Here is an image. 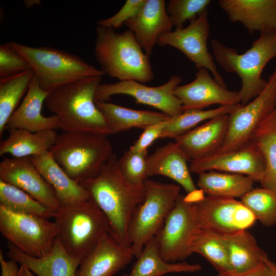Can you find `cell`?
<instances>
[{
	"label": "cell",
	"instance_id": "cell-37",
	"mask_svg": "<svg viewBox=\"0 0 276 276\" xmlns=\"http://www.w3.org/2000/svg\"><path fill=\"white\" fill-rule=\"evenodd\" d=\"M147 150L124 152L118 160L119 168L125 178L132 184L144 185L148 179Z\"/></svg>",
	"mask_w": 276,
	"mask_h": 276
},
{
	"label": "cell",
	"instance_id": "cell-45",
	"mask_svg": "<svg viewBox=\"0 0 276 276\" xmlns=\"http://www.w3.org/2000/svg\"><path fill=\"white\" fill-rule=\"evenodd\" d=\"M266 262L270 270L272 276H276V263L269 258L267 259Z\"/></svg>",
	"mask_w": 276,
	"mask_h": 276
},
{
	"label": "cell",
	"instance_id": "cell-7",
	"mask_svg": "<svg viewBox=\"0 0 276 276\" xmlns=\"http://www.w3.org/2000/svg\"><path fill=\"white\" fill-rule=\"evenodd\" d=\"M12 43L29 62L40 87L46 91L88 77L104 75L101 70L64 51L49 47Z\"/></svg>",
	"mask_w": 276,
	"mask_h": 276
},
{
	"label": "cell",
	"instance_id": "cell-10",
	"mask_svg": "<svg viewBox=\"0 0 276 276\" xmlns=\"http://www.w3.org/2000/svg\"><path fill=\"white\" fill-rule=\"evenodd\" d=\"M275 101L276 68L260 94L245 105L237 104L229 114L227 135L217 152L237 150L250 143L257 129L274 111Z\"/></svg>",
	"mask_w": 276,
	"mask_h": 276
},
{
	"label": "cell",
	"instance_id": "cell-43",
	"mask_svg": "<svg viewBox=\"0 0 276 276\" xmlns=\"http://www.w3.org/2000/svg\"><path fill=\"white\" fill-rule=\"evenodd\" d=\"M17 263L11 260L6 261L2 250H0V264L1 266V276H18L19 268Z\"/></svg>",
	"mask_w": 276,
	"mask_h": 276
},
{
	"label": "cell",
	"instance_id": "cell-34",
	"mask_svg": "<svg viewBox=\"0 0 276 276\" xmlns=\"http://www.w3.org/2000/svg\"><path fill=\"white\" fill-rule=\"evenodd\" d=\"M0 205L15 213L49 219L54 211L43 205L20 189L0 180Z\"/></svg>",
	"mask_w": 276,
	"mask_h": 276
},
{
	"label": "cell",
	"instance_id": "cell-23",
	"mask_svg": "<svg viewBox=\"0 0 276 276\" xmlns=\"http://www.w3.org/2000/svg\"><path fill=\"white\" fill-rule=\"evenodd\" d=\"M220 8L232 22L250 33L276 30V0H220Z\"/></svg>",
	"mask_w": 276,
	"mask_h": 276
},
{
	"label": "cell",
	"instance_id": "cell-16",
	"mask_svg": "<svg viewBox=\"0 0 276 276\" xmlns=\"http://www.w3.org/2000/svg\"><path fill=\"white\" fill-rule=\"evenodd\" d=\"M0 180L20 189L55 212L61 205L54 190L41 175L31 157L4 158L0 163Z\"/></svg>",
	"mask_w": 276,
	"mask_h": 276
},
{
	"label": "cell",
	"instance_id": "cell-47",
	"mask_svg": "<svg viewBox=\"0 0 276 276\" xmlns=\"http://www.w3.org/2000/svg\"><path fill=\"white\" fill-rule=\"evenodd\" d=\"M275 114H276V101H275Z\"/></svg>",
	"mask_w": 276,
	"mask_h": 276
},
{
	"label": "cell",
	"instance_id": "cell-14",
	"mask_svg": "<svg viewBox=\"0 0 276 276\" xmlns=\"http://www.w3.org/2000/svg\"><path fill=\"white\" fill-rule=\"evenodd\" d=\"M181 81L180 77L173 75L165 84L154 87L132 80L100 84L97 88L95 100L107 101L112 95H126L133 97L136 103L151 106L174 117L183 112L181 102L174 93L175 88Z\"/></svg>",
	"mask_w": 276,
	"mask_h": 276
},
{
	"label": "cell",
	"instance_id": "cell-11",
	"mask_svg": "<svg viewBox=\"0 0 276 276\" xmlns=\"http://www.w3.org/2000/svg\"><path fill=\"white\" fill-rule=\"evenodd\" d=\"M200 229L221 235L248 230L257 221L252 213L236 198L208 195L192 203Z\"/></svg>",
	"mask_w": 276,
	"mask_h": 276
},
{
	"label": "cell",
	"instance_id": "cell-19",
	"mask_svg": "<svg viewBox=\"0 0 276 276\" xmlns=\"http://www.w3.org/2000/svg\"><path fill=\"white\" fill-rule=\"evenodd\" d=\"M124 25L133 32L149 57L159 37L172 31L173 26L164 0H146L139 12Z\"/></svg>",
	"mask_w": 276,
	"mask_h": 276
},
{
	"label": "cell",
	"instance_id": "cell-40",
	"mask_svg": "<svg viewBox=\"0 0 276 276\" xmlns=\"http://www.w3.org/2000/svg\"><path fill=\"white\" fill-rule=\"evenodd\" d=\"M146 0H127L117 13L112 16L97 22V26L117 29L135 16L140 10Z\"/></svg>",
	"mask_w": 276,
	"mask_h": 276
},
{
	"label": "cell",
	"instance_id": "cell-25",
	"mask_svg": "<svg viewBox=\"0 0 276 276\" xmlns=\"http://www.w3.org/2000/svg\"><path fill=\"white\" fill-rule=\"evenodd\" d=\"M31 158L44 179L54 190L61 205L72 204L90 199L87 190L66 173L49 151L31 156Z\"/></svg>",
	"mask_w": 276,
	"mask_h": 276
},
{
	"label": "cell",
	"instance_id": "cell-28",
	"mask_svg": "<svg viewBox=\"0 0 276 276\" xmlns=\"http://www.w3.org/2000/svg\"><path fill=\"white\" fill-rule=\"evenodd\" d=\"M8 137L0 144V155L9 154L13 157H31L49 151L58 134L55 130L36 132L13 128L8 130Z\"/></svg>",
	"mask_w": 276,
	"mask_h": 276
},
{
	"label": "cell",
	"instance_id": "cell-21",
	"mask_svg": "<svg viewBox=\"0 0 276 276\" xmlns=\"http://www.w3.org/2000/svg\"><path fill=\"white\" fill-rule=\"evenodd\" d=\"M9 257L26 266L37 276H76L81 261L70 255L56 237L49 252L40 257L28 255L8 242Z\"/></svg>",
	"mask_w": 276,
	"mask_h": 276
},
{
	"label": "cell",
	"instance_id": "cell-35",
	"mask_svg": "<svg viewBox=\"0 0 276 276\" xmlns=\"http://www.w3.org/2000/svg\"><path fill=\"white\" fill-rule=\"evenodd\" d=\"M237 105L220 106L216 108L208 110L192 109L183 111L175 117H171L160 139H175L192 129L202 121L220 115L229 114Z\"/></svg>",
	"mask_w": 276,
	"mask_h": 276
},
{
	"label": "cell",
	"instance_id": "cell-15",
	"mask_svg": "<svg viewBox=\"0 0 276 276\" xmlns=\"http://www.w3.org/2000/svg\"><path fill=\"white\" fill-rule=\"evenodd\" d=\"M190 162V171L198 174L210 171L240 174L259 182L265 169L264 157L252 141L238 149L215 153Z\"/></svg>",
	"mask_w": 276,
	"mask_h": 276
},
{
	"label": "cell",
	"instance_id": "cell-6",
	"mask_svg": "<svg viewBox=\"0 0 276 276\" xmlns=\"http://www.w3.org/2000/svg\"><path fill=\"white\" fill-rule=\"evenodd\" d=\"M53 218L57 226V237L68 253L81 261L110 233L107 218L91 199L61 205Z\"/></svg>",
	"mask_w": 276,
	"mask_h": 276
},
{
	"label": "cell",
	"instance_id": "cell-2",
	"mask_svg": "<svg viewBox=\"0 0 276 276\" xmlns=\"http://www.w3.org/2000/svg\"><path fill=\"white\" fill-rule=\"evenodd\" d=\"M101 76L88 77L49 92L45 101L63 132L83 131L107 136L105 119L95 103Z\"/></svg>",
	"mask_w": 276,
	"mask_h": 276
},
{
	"label": "cell",
	"instance_id": "cell-30",
	"mask_svg": "<svg viewBox=\"0 0 276 276\" xmlns=\"http://www.w3.org/2000/svg\"><path fill=\"white\" fill-rule=\"evenodd\" d=\"M198 175L197 186L210 196L241 198L254 188L255 182L245 175L216 171Z\"/></svg>",
	"mask_w": 276,
	"mask_h": 276
},
{
	"label": "cell",
	"instance_id": "cell-4",
	"mask_svg": "<svg viewBox=\"0 0 276 276\" xmlns=\"http://www.w3.org/2000/svg\"><path fill=\"white\" fill-rule=\"evenodd\" d=\"M211 45L218 64L227 72L237 74L241 79V105L246 104L262 92L267 83L262 77L263 70L276 56V30L260 33L251 47L241 54L216 39L211 41Z\"/></svg>",
	"mask_w": 276,
	"mask_h": 276
},
{
	"label": "cell",
	"instance_id": "cell-39",
	"mask_svg": "<svg viewBox=\"0 0 276 276\" xmlns=\"http://www.w3.org/2000/svg\"><path fill=\"white\" fill-rule=\"evenodd\" d=\"M32 70L27 60L14 47L12 42L0 45V80Z\"/></svg>",
	"mask_w": 276,
	"mask_h": 276
},
{
	"label": "cell",
	"instance_id": "cell-26",
	"mask_svg": "<svg viewBox=\"0 0 276 276\" xmlns=\"http://www.w3.org/2000/svg\"><path fill=\"white\" fill-rule=\"evenodd\" d=\"M95 103L105 119L110 134L132 128L144 129L171 118L163 112L134 110L107 101H95Z\"/></svg>",
	"mask_w": 276,
	"mask_h": 276
},
{
	"label": "cell",
	"instance_id": "cell-1",
	"mask_svg": "<svg viewBox=\"0 0 276 276\" xmlns=\"http://www.w3.org/2000/svg\"><path fill=\"white\" fill-rule=\"evenodd\" d=\"M79 183L107 218L110 235L121 245L130 247V224L135 210L145 199V184L135 185L127 180L114 154L97 176Z\"/></svg>",
	"mask_w": 276,
	"mask_h": 276
},
{
	"label": "cell",
	"instance_id": "cell-29",
	"mask_svg": "<svg viewBox=\"0 0 276 276\" xmlns=\"http://www.w3.org/2000/svg\"><path fill=\"white\" fill-rule=\"evenodd\" d=\"M201 269V266L198 264L165 261L160 254L154 237L145 244L127 276H163L171 273L195 272Z\"/></svg>",
	"mask_w": 276,
	"mask_h": 276
},
{
	"label": "cell",
	"instance_id": "cell-5",
	"mask_svg": "<svg viewBox=\"0 0 276 276\" xmlns=\"http://www.w3.org/2000/svg\"><path fill=\"white\" fill-rule=\"evenodd\" d=\"M107 136L89 132H62L49 150L58 164L77 182L93 178L114 154Z\"/></svg>",
	"mask_w": 276,
	"mask_h": 276
},
{
	"label": "cell",
	"instance_id": "cell-32",
	"mask_svg": "<svg viewBox=\"0 0 276 276\" xmlns=\"http://www.w3.org/2000/svg\"><path fill=\"white\" fill-rule=\"evenodd\" d=\"M191 251L204 258L218 273L232 272L224 236L199 228L192 241Z\"/></svg>",
	"mask_w": 276,
	"mask_h": 276
},
{
	"label": "cell",
	"instance_id": "cell-46",
	"mask_svg": "<svg viewBox=\"0 0 276 276\" xmlns=\"http://www.w3.org/2000/svg\"><path fill=\"white\" fill-rule=\"evenodd\" d=\"M24 3L26 7L31 8L34 6L39 5L41 1L40 0H25Z\"/></svg>",
	"mask_w": 276,
	"mask_h": 276
},
{
	"label": "cell",
	"instance_id": "cell-48",
	"mask_svg": "<svg viewBox=\"0 0 276 276\" xmlns=\"http://www.w3.org/2000/svg\"><path fill=\"white\" fill-rule=\"evenodd\" d=\"M128 274H124L121 276H127Z\"/></svg>",
	"mask_w": 276,
	"mask_h": 276
},
{
	"label": "cell",
	"instance_id": "cell-17",
	"mask_svg": "<svg viewBox=\"0 0 276 276\" xmlns=\"http://www.w3.org/2000/svg\"><path fill=\"white\" fill-rule=\"evenodd\" d=\"M183 111L202 109L214 104L220 106L240 104L239 91L229 90L219 84L205 68H200L190 83L177 86L174 90Z\"/></svg>",
	"mask_w": 276,
	"mask_h": 276
},
{
	"label": "cell",
	"instance_id": "cell-9",
	"mask_svg": "<svg viewBox=\"0 0 276 276\" xmlns=\"http://www.w3.org/2000/svg\"><path fill=\"white\" fill-rule=\"evenodd\" d=\"M0 232L18 250L34 257L49 252L58 234L55 221L15 213L1 205Z\"/></svg>",
	"mask_w": 276,
	"mask_h": 276
},
{
	"label": "cell",
	"instance_id": "cell-38",
	"mask_svg": "<svg viewBox=\"0 0 276 276\" xmlns=\"http://www.w3.org/2000/svg\"><path fill=\"white\" fill-rule=\"evenodd\" d=\"M210 0H171L166 7L173 26L176 29L183 28L187 20L195 19L203 12L208 10Z\"/></svg>",
	"mask_w": 276,
	"mask_h": 276
},
{
	"label": "cell",
	"instance_id": "cell-8",
	"mask_svg": "<svg viewBox=\"0 0 276 276\" xmlns=\"http://www.w3.org/2000/svg\"><path fill=\"white\" fill-rule=\"evenodd\" d=\"M145 186V199L135 210L129 230L130 247L136 258L158 233L180 195V187L174 183L147 179Z\"/></svg>",
	"mask_w": 276,
	"mask_h": 276
},
{
	"label": "cell",
	"instance_id": "cell-24",
	"mask_svg": "<svg viewBox=\"0 0 276 276\" xmlns=\"http://www.w3.org/2000/svg\"><path fill=\"white\" fill-rule=\"evenodd\" d=\"M185 152L176 142L169 143L148 156V176L163 175L179 184L187 193L197 190L191 175Z\"/></svg>",
	"mask_w": 276,
	"mask_h": 276
},
{
	"label": "cell",
	"instance_id": "cell-36",
	"mask_svg": "<svg viewBox=\"0 0 276 276\" xmlns=\"http://www.w3.org/2000/svg\"><path fill=\"white\" fill-rule=\"evenodd\" d=\"M241 201L262 225L276 224V192L261 187L253 188L241 198Z\"/></svg>",
	"mask_w": 276,
	"mask_h": 276
},
{
	"label": "cell",
	"instance_id": "cell-42",
	"mask_svg": "<svg viewBox=\"0 0 276 276\" xmlns=\"http://www.w3.org/2000/svg\"><path fill=\"white\" fill-rule=\"evenodd\" d=\"M217 276H272V274L269 268L265 262L264 264L260 267L246 272L241 273L231 272L218 273Z\"/></svg>",
	"mask_w": 276,
	"mask_h": 276
},
{
	"label": "cell",
	"instance_id": "cell-18",
	"mask_svg": "<svg viewBox=\"0 0 276 276\" xmlns=\"http://www.w3.org/2000/svg\"><path fill=\"white\" fill-rule=\"evenodd\" d=\"M133 257L130 247L121 245L110 233L106 234L82 260L76 276H113Z\"/></svg>",
	"mask_w": 276,
	"mask_h": 276
},
{
	"label": "cell",
	"instance_id": "cell-12",
	"mask_svg": "<svg viewBox=\"0 0 276 276\" xmlns=\"http://www.w3.org/2000/svg\"><path fill=\"white\" fill-rule=\"evenodd\" d=\"M192 203L180 194L155 237L160 254L167 262L181 261L192 254L191 244L199 229L193 215Z\"/></svg>",
	"mask_w": 276,
	"mask_h": 276
},
{
	"label": "cell",
	"instance_id": "cell-13",
	"mask_svg": "<svg viewBox=\"0 0 276 276\" xmlns=\"http://www.w3.org/2000/svg\"><path fill=\"white\" fill-rule=\"evenodd\" d=\"M210 24L208 10L190 21L186 28L176 29L161 35L157 44L172 46L181 52L199 70L205 68L210 72L215 80L226 88L225 82L214 61V56L209 52L207 41Z\"/></svg>",
	"mask_w": 276,
	"mask_h": 276
},
{
	"label": "cell",
	"instance_id": "cell-3",
	"mask_svg": "<svg viewBox=\"0 0 276 276\" xmlns=\"http://www.w3.org/2000/svg\"><path fill=\"white\" fill-rule=\"evenodd\" d=\"M94 51L104 75L142 83L153 78L149 57L129 30L118 33L113 28L97 26Z\"/></svg>",
	"mask_w": 276,
	"mask_h": 276
},
{
	"label": "cell",
	"instance_id": "cell-33",
	"mask_svg": "<svg viewBox=\"0 0 276 276\" xmlns=\"http://www.w3.org/2000/svg\"><path fill=\"white\" fill-rule=\"evenodd\" d=\"M34 75L29 70L16 76L0 80V135L3 134L8 120L26 95Z\"/></svg>",
	"mask_w": 276,
	"mask_h": 276
},
{
	"label": "cell",
	"instance_id": "cell-41",
	"mask_svg": "<svg viewBox=\"0 0 276 276\" xmlns=\"http://www.w3.org/2000/svg\"><path fill=\"white\" fill-rule=\"evenodd\" d=\"M169 119L151 125L143 129L142 133L129 150L133 152L147 151V148L151 146L154 141L157 139H160V135L167 125Z\"/></svg>",
	"mask_w": 276,
	"mask_h": 276
},
{
	"label": "cell",
	"instance_id": "cell-27",
	"mask_svg": "<svg viewBox=\"0 0 276 276\" xmlns=\"http://www.w3.org/2000/svg\"><path fill=\"white\" fill-rule=\"evenodd\" d=\"M232 272L241 273L256 269L268 258L248 230L224 235Z\"/></svg>",
	"mask_w": 276,
	"mask_h": 276
},
{
	"label": "cell",
	"instance_id": "cell-20",
	"mask_svg": "<svg viewBox=\"0 0 276 276\" xmlns=\"http://www.w3.org/2000/svg\"><path fill=\"white\" fill-rule=\"evenodd\" d=\"M229 114L220 115L208 120L175 139L185 152L189 161L217 152L226 138Z\"/></svg>",
	"mask_w": 276,
	"mask_h": 276
},
{
	"label": "cell",
	"instance_id": "cell-44",
	"mask_svg": "<svg viewBox=\"0 0 276 276\" xmlns=\"http://www.w3.org/2000/svg\"><path fill=\"white\" fill-rule=\"evenodd\" d=\"M18 276H34V275L26 266L20 265Z\"/></svg>",
	"mask_w": 276,
	"mask_h": 276
},
{
	"label": "cell",
	"instance_id": "cell-22",
	"mask_svg": "<svg viewBox=\"0 0 276 276\" xmlns=\"http://www.w3.org/2000/svg\"><path fill=\"white\" fill-rule=\"evenodd\" d=\"M49 92L42 89L34 75L29 89L19 106L11 115L5 129L17 128L32 132L59 129L55 115L43 116L41 109Z\"/></svg>",
	"mask_w": 276,
	"mask_h": 276
},
{
	"label": "cell",
	"instance_id": "cell-31",
	"mask_svg": "<svg viewBox=\"0 0 276 276\" xmlns=\"http://www.w3.org/2000/svg\"><path fill=\"white\" fill-rule=\"evenodd\" d=\"M261 152L265 169L261 187L276 192V114L274 111L259 126L251 140Z\"/></svg>",
	"mask_w": 276,
	"mask_h": 276
}]
</instances>
